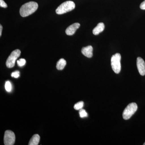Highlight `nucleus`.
Wrapping results in <instances>:
<instances>
[{
	"label": "nucleus",
	"mask_w": 145,
	"mask_h": 145,
	"mask_svg": "<svg viewBox=\"0 0 145 145\" xmlns=\"http://www.w3.org/2000/svg\"><path fill=\"white\" fill-rule=\"evenodd\" d=\"M80 25L78 23H75L71 25L66 29V34L69 36H72L75 34L76 30L80 27Z\"/></svg>",
	"instance_id": "nucleus-8"
},
{
	"label": "nucleus",
	"mask_w": 145,
	"mask_h": 145,
	"mask_svg": "<svg viewBox=\"0 0 145 145\" xmlns=\"http://www.w3.org/2000/svg\"><path fill=\"white\" fill-rule=\"evenodd\" d=\"M84 103L83 101L78 102L76 104H75L74 106V108L76 110H80L84 106Z\"/></svg>",
	"instance_id": "nucleus-13"
},
{
	"label": "nucleus",
	"mask_w": 145,
	"mask_h": 145,
	"mask_svg": "<svg viewBox=\"0 0 145 145\" xmlns=\"http://www.w3.org/2000/svg\"><path fill=\"white\" fill-rule=\"evenodd\" d=\"M0 6L1 7L6 8L7 7V5L3 0H0Z\"/></svg>",
	"instance_id": "nucleus-18"
},
{
	"label": "nucleus",
	"mask_w": 145,
	"mask_h": 145,
	"mask_svg": "<svg viewBox=\"0 0 145 145\" xmlns=\"http://www.w3.org/2000/svg\"><path fill=\"white\" fill-rule=\"evenodd\" d=\"M79 114H80V117L81 118H84V117H86L88 116V113H87L86 112L84 109H81L79 111Z\"/></svg>",
	"instance_id": "nucleus-15"
},
{
	"label": "nucleus",
	"mask_w": 145,
	"mask_h": 145,
	"mask_svg": "<svg viewBox=\"0 0 145 145\" xmlns=\"http://www.w3.org/2000/svg\"><path fill=\"white\" fill-rule=\"evenodd\" d=\"M82 53L88 58H91L93 56V47L91 46L83 47L82 49Z\"/></svg>",
	"instance_id": "nucleus-9"
},
{
	"label": "nucleus",
	"mask_w": 145,
	"mask_h": 145,
	"mask_svg": "<svg viewBox=\"0 0 145 145\" xmlns=\"http://www.w3.org/2000/svg\"><path fill=\"white\" fill-rule=\"evenodd\" d=\"M26 63V61L25 59H21L17 61V64L20 67H22Z\"/></svg>",
	"instance_id": "nucleus-16"
},
{
	"label": "nucleus",
	"mask_w": 145,
	"mask_h": 145,
	"mask_svg": "<svg viewBox=\"0 0 145 145\" xmlns=\"http://www.w3.org/2000/svg\"><path fill=\"white\" fill-rule=\"evenodd\" d=\"M66 64V61L64 59H61L57 62L56 67L58 70H62L63 69Z\"/></svg>",
	"instance_id": "nucleus-12"
},
{
	"label": "nucleus",
	"mask_w": 145,
	"mask_h": 145,
	"mask_svg": "<svg viewBox=\"0 0 145 145\" xmlns=\"http://www.w3.org/2000/svg\"><path fill=\"white\" fill-rule=\"evenodd\" d=\"M20 72L19 71H16L15 72H13L11 73V77H13V78H18L20 77Z\"/></svg>",
	"instance_id": "nucleus-17"
},
{
	"label": "nucleus",
	"mask_w": 145,
	"mask_h": 145,
	"mask_svg": "<svg viewBox=\"0 0 145 145\" xmlns=\"http://www.w3.org/2000/svg\"><path fill=\"white\" fill-rule=\"evenodd\" d=\"M38 8V4L34 1L24 4L20 9V14L22 17H25L35 12Z\"/></svg>",
	"instance_id": "nucleus-1"
},
{
	"label": "nucleus",
	"mask_w": 145,
	"mask_h": 145,
	"mask_svg": "<svg viewBox=\"0 0 145 145\" xmlns=\"http://www.w3.org/2000/svg\"><path fill=\"white\" fill-rule=\"evenodd\" d=\"M137 105L135 103L129 104L125 109L123 112V118L126 120L129 119L137 111Z\"/></svg>",
	"instance_id": "nucleus-4"
},
{
	"label": "nucleus",
	"mask_w": 145,
	"mask_h": 145,
	"mask_svg": "<svg viewBox=\"0 0 145 145\" xmlns=\"http://www.w3.org/2000/svg\"><path fill=\"white\" fill-rule=\"evenodd\" d=\"M5 89L8 92H10L12 89V86L9 81H7L5 84Z\"/></svg>",
	"instance_id": "nucleus-14"
},
{
	"label": "nucleus",
	"mask_w": 145,
	"mask_h": 145,
	"mask_svg": "<svg viewBox=\"0 0 145 145\" xmlns=\"http://www.w3.org/2000/svg\"><path fill=\"white\" fill-rule=\"evenodd\" d=\"M16 136L15 133L10 130H7L5 133L4 142L5 145H13L15 144Z\"/></svg>",
	"instance_id": "nucleus-6"
},
{
	"label": "nucleus",
	"mask_w": 145,
	"mask_h": 145,
	"mask_svg": "<svg viewBox=\"0 0 145 145\" xmlns=\"http://www.w3.org/2000/svg\"><path fill=\"white\" fill-rule=\"evenodd\" d=\"M40 137L38 134H35L32 136L29 142V145H38L40 142Z\"/></svg>",
	"instance_id": "nucleus-11"
},
{
	"label": "nucleus",
	"mask_w": 145,
	"mask_h": 145,
	"mask_svg": "<svg viewBox=\"0 0 145 145\" xmlns=\"http://www.w3.org/2000/svg\"><path fill=\"white\" fill-rule=\"evenodd\" d=\"M137 66L139 73L142 76L145 75V63L144 60L139 57L137 59Z\"/></svg>",
	"instance_id": "nucleus-7"
},
{
	"label": "nucleus",
	"mask_w": 145,
	"mask_h": 145,
	"mask_svg": "<svg viewBox=\"0 0 145 145\" xmlns=\"http://www.w3.org/2000/svg\"><path fill=\"white\" fill-rule=\"evenodd\" d=\"M143 145H145V142L144 143V144H143Z\"/></svg>",
	"instance_id": "nucleus-21"
},
{
	"label": "nucleus",
	"mask_w": 145,
	"mask_h": 145,
	"mask_svg": "<svg viewBox=\"0 0 145 145\" xmlns=\"http://www.w3.org/2000/svg\"><path fill=\"white\" fill-rule=\"evenodd\" d=\"M105 26L103 23H100L98 24L97 26L93 30V33L94 35H97L104 31L105 29Z\"/></svg>",
	"instance_id": "nucleus-10"
},
{
	"label": "nucleus",
	"mask_w": 145,
	"mask_h": 145,
	"mask_svg": "<svg viewBox=\"0 0 145 145\" xmlns=\"http://www.w3.org/2000/svg\"><path fill=\"white\" fill-rule=\"evenodd\" d=\"M140 8L142 10H145V0L140 5Z\"/></svg>",
	"instance_id": "nucleus-19"
},
{
	"label": "nucleus",
	"mask_w": 145,
	"mask_h": 145,
	"mask_svg": "<svg viewBox=\"0 0 145 145\" xmlns=\"http://www.w3.org/2000/svg\"><path fill=\"white\" fill-rule=\"evenodd\" d=\"M3 27L1 25H0V36H1L2 31Z\"/></svg>",
	"instance_id": "nucleus-20"
},
{
	"label": "nucleus",
	"mask_w": 145,
	"mask_h": 145,
	"mask_svg": "<svg viewBox=\"0 0 145 145\" xmlns=\"http://www.w3.org/2000/svg\"><path fill=\"white\" fill-rule=\"evenodd\" d=\"M21 51L19 49H16L11 52L6 61V65L8 68H11L15 66L16 60L20 57Z\"/></svg>",
	"instance_id": "nucleus-5"
},
{
	"label": "nucleus",
	"mask_w": 145,
	"mask_h": 145,
	"mask_svg": "<svg viewBox=\"0 0 145 145\" xmlns=\"http://www.w3.org/2000/svg\"><path fill=\"white\" fill-rule=\"evenodd\" d=\"M121 55L119 53L114 54L111 57V65L112 70L118 74L121 70Z\"/></svg>",
	"instance_id": "nucleus-3"
},
{
	"label": "nucleus",
	"mask_w": 145,
	"mask_h": 145,
	"mask_svg": "<svg viewBox=\"0 0 145 145\" xmlns=\"http://www.w3.org/2000/svg\"><path fill=\"white\" fill-rule=\"evenodd\" d=\"M75 4L72 1H67L63 3L56 9L57 14L61 15L71 11L75 8Z\"/></svg>",
	"instance_id": "nucleus-2"
}]
</instances>
